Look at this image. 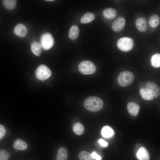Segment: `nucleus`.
Returning a JSON list of instances; mask_svg holds the SVG:
<instances>
[{"label":"nucleus","instance_id":"2eb2a0df","mask_svg":"<svg viewBox=\"0 0 160 160\" xmlns=\"http://www.w3.org/2000/svg\"><path fill=\"white\" fill-rule=\"evenodd\" d=\"M68 157V152L66 149L61 147L58 150L56 160H66Z\"/></svg>","mask_w":160,"mask_h":160},{"label":"nucleus","instance_id":"c756f323","mask_svg":"<svg viewBox=\"0 0 160 160\" xmlns=\"http://www.w3.org/2000/svg\"><path fill=\"white\" fill-rule=\"evenodd\" d=\"M46 1H54V0H46Z\"/></svg>","mask_w":160,"mask_h":160},{"label":"nucleus","instance_id":"ddd939ff","mask_svg":"<svg viewBox=\"0 0 160 160\" xmlns=\"http://www.w3.org/2000/svg\"><path fill=\"white\" fill-rule=\"evenodd\" d=\"M28 146L27 143L20 139L16 140L13 144L14 148L16 150H25Z\"/></svg>","mask_w":160,"mask_h":160},{"label":"nucleus","instance_id":"423d86ee","mask_svg":"<svg viewBox=\"0 0 160 160\" xmlns=\"http://www.w3.org/2000/svg\"><path fill=\"white\" fill-rule=\"evenodd\" d=\"M54 42L53 37L49 33H45L41 37V44L42 47L44 50H47L51 48Z\"/></svg>","mask_w":160,"mask_h":160},{"label":"nucleus","instance_id":"b1692460","mask_svg":"<svg viewBox=\"0 0 160 160\" xmlns=\"http://www.w3.org/2000/svg\"><path fill=\"white\" fill-rule=\"evenodd\" d=\"M152 65L155 68H158L160 66V55L156 54L153 55L151 59Z\"/></svg>","mask_w":160,"mask_h":160},{"label":"nucleus","instance_id":"a211bd4d","mask_svg":"<svg viewBox=\"0 0 160 160\" xmlns=\"http://www.w3.org/2000/svg\"><path fill=\"white\" fill-rule=\"evenodd\" d=\"M160 22V17L156 14L152 15L149 18L148 23L150 26L154 28L156 27L159 24Z\"/></svg>","mask_w":160,"mask_h":160},{"label":"nucleus","instance_id":"6e6552de","mask_svg":"<svg viewBox=\"0 0 160 160\" xmlns=\"http://www.w3.org/2000/svg\"><path fill=\"white\" fill-rule=\"evenodd\" d=\"M125 25V20L124 18L122 17H119L113 23L112 28L115 31H119L124 28Z\"/></svg>","mask_w":160,"mask_h":160},{"label":"nucleus","instance_id":"412c9836","mask_svg":"<svg viewBox=\"0 0 160 160\" xmlns=\"http://www.w3.org/2000/svg\"><path fill=\"white\" fill-rule=\"evenodd\" d=\"M2 3L4 7L9 10L14 9L17 4V1L15 0H4Z\"/></svg>","mask_w":160,"mask_h":160},{"label":"nucleus","instance_id":"c85d7f7f","mask_svg":"<svg viewBox=\"0 0 160 160\" xmlns=\"http://www.w3.org/2000/svg\"><path fill=\"white\" fill-rule=\"evenodd\" d=\"M98 142L101 145L104 147L107 146L108 145V143L102 139H99Z\"/></svg>","mask_w":160,"mask_h":160},{"label":"nucleus","instance_id":"0eeeda50","mask_svg":"<svg viewBox=\"0 0 160 160\" xmlns=\"http://www.w3.org/2000/svg\"><path fill=\"white\" fill-rule=\"evenodd\" d=\"M145 88L154 97H157L160 95V87L154 82L148 81L146 84Z\"/></svg>","mask_w":160,"mask_h":160},{"label":"nucleus","instance_id":"dca6fc26","mask_svg":"<svg viewBox=\"0 0 160 160\" xmlns=\"http://www.w3.org/2000/svg\"><path fill=\"white\" fill-rule=\"evenodd\" d=\"M103 16L108 19H111L114 18L116 16V10L113 8H108L105 9L103 12Z\"/></svg>","mask_w":160,"mask_h":160},{"label":"nucleus","instance_id":"1a4fd4ad","mask_svg":"<svg viewBox=\"0 0 160 160\" xmlns=\"http://www.w3.org/2000/svg\"><path fill=\"white\" fill-rule=\"evenodd\" d=\"M14 32L17 36L20 37H24L27 35L28 32L26 27L23 24L19 23L15 27Z\"/></svg>","mask_w":160,"mask_h":160},{"label":"nucleus","instance_id":"7ed1b4c3","mask_svg":"<svg viewBox=\"0 0 160 160\" xmlns=\"http://www.w3.org/2000/svg\"><path fill=\"white\" fill-rule=\"evenodd\" d=\"M80 72L84 75H89L94 73L96 68L95 65L89 60H84L80 63L79 65Z\"/></svg>","mask_w":160,"mask_h":160},{"label":"nucleus","instance_id":"4468645a","mask_svg":"<svg viewBox=\"0 0 160 160\" xmlns=\"http://www.w3.org/2000/svg\"><path fill=\"white\" fill-rule=\"evenodd\" d=\"M79 33V29L78 27L76 25H73L69 31V37L71 39L75 40L78 37Z\"/></svg>","mask_w":160,"mask_h":160},{"label":"nucleus","instance_id":"9d476101","mask_svg":"<svg viewBox=\"0 0 160 160\" xmlns=\"http://www.w3.org/2000/svg\"><path fill=\"white\" fill-rule=\"evenodd\" d=\"M127 108L128 111L130 114L135 116L139 113L140 106L136 103L130 102L127 104Z\"/></svg>","mask_w":160,"mask_h":160},{"label":"nucleus","instance_id":"20e7f679","mask_svg":"<svg viewBox=\"0 0 160 160\" xmlns=\"http://www.w3.org/2000/svg\"><path fill=\"white\" fill-rule=\"evenodd\" d=\"M51 71L50 69L46 65H41L39 66L36 70V76L39 80L44 81L51 76Z\"/></svg>","mask_w":160,"mask_h":160},{"label":"nucleus","instance_id":"39448f33","mask_svg":"<svg viewBox=\"0 0 160 160\" xmlns=\"http://www.w3.org/2000/svg\"><path fill=\"white\" fill-rule=\"evenodd\" d=\"M117 45L120 49L123 51L127 52L131 50L133 48V41L130 38L124 37L119 40Z\"/></svg>","mask_w":160,"mask_h":160},{"label":"nucleus","instance_id":"aec40b11","mask_svg":"<svg viewBox=\"0 0 160 160\" xmlns=\"http://www.w3.org/2000/svg\"><path fill=\"white\" fill-rule=\"evenodd\" d=\"M140 93L141 97L147 100H152L154 97L145 87L141 88L140 90Z\"/></svg>","mask_w":160,"mask_h":160},{"label":"nucleus","instance_id":"6ab92c4d","mask_svg":"<svg viewBox=\"0 0 160 160\" xmlns=\"http://www.w3.org/2000/svg\"><path fill=\"white\" fill-rule=\"evenodd\" d=\"M95 18V15L93 13L87 12L84 14L81 18L80 22L82 23H87L91 22Z\"/></svg>","mask_w":160,"mask_h":160},{"label":"nucleus","instance_id":"9b49d317","mask_svg":"<svg viewBox=\"0 0 160 160\" xmlns=\"http://www.w3.org/2000/svg\"><path fill=\"white\" fill-rule=\"evenodd\" d=\"M135 25L138 30L141 32L146 31L148 28L147 21L143 17H139L137 19Z\"/></svg>","mask_w":160,"mask_h":160},{"label":"nucleus","instance_id":"4be33fe9","mask_svg":"<svg viewBox=\"0 0 160 160\" xmlns=\"http://www.w3.org/2000/svg\"><path fill=\"white\" fill-rule=\"evenodd\" d=\"M101 134L102 136L106 138L112 137L114 134V131L110 127L105 126L102 129Z\"/></svg>","mask_w":160,"mask_h":160},{"label":"nucleus","instance_id":"f3484780","mask_svg":"<svg viewBox=\"0 0 160 160\" xmlns=\"http://www.w3.org/2000/svg\"><path fill=\"white\" fill-rule=\"evenodd\" d=\"M31 50L33 53L36 56H39L42 51L41 44L37 41L33 42L31 44Z\"/></svg>","mask_w":160,"mask_h":160},{"label":"nucleus","instance_id":"cd10ccee","mask_svg":"<svg viewBox=\"0 0 160 160\" xmlns=\"http://www.w3.org/2000/svg\"><path fill=\"white\" fill-rule=\"evenodd\" d=\"M92 155L94 159L96 160H101V157L98 155L95 151L93 152L92 153Z\"/></svg>","mask_w":160,"mask_h":160},{"label":"nucleus","instance_id":"5701e85b","mask_svg":"<svg viewBox=\"0 0 160 160\" xmlns=\"http://www.w3.org/2000/svg\"><path fill=\"white\" fill-rule=\"evenodd\" d=\"M79 160H94L92 154L85 151H82L78 155Z\"/></svg>","mask_w":160,"mask_h":160},{"label":"nucleus","instance_id":"393cba45","mask_svg":"<svg viewBox=\"0 0 160 160\" xmlns=\"http://www.w3.org/2000/svg\"><path fill=\"white\" fill-rule=\"evenodd\" d=\"M84 127L80 123L75 124L73 127V130L74 133L77 135H80L83 133Z\"/></svg>","mask_w":160,"mask_h":160},{"label":"nucleus","instance_id":"f257e3e1","mask_svg":"<svg viewBox=\"0 0 160 160\" xmlns=\"http://www.w3.org/2000/svg\"><path fill=\"white\" fill-rule=\"evenodd\" d=\"M84 104L85 108L88 111L96 112L102 109L103 103L100 98L96 96H91L85 99Z\"/></svg>","mask_w":160,"mask_h":160},{"label":"nucleus","instance_id":"a878e982","mask_svg":"<svg viewBox=\"0 0 160 160\" xmlns=\"http://www.w3.org/2000/svg\"><path fill=\"white\" fill-rule=\"evenodd\" d=\"M9 158V154L7 151L0 150V160H8Z\"/></svg>","mask_w":160,"mask_h":160},{"label":"nucleus","instance_id":"f8f14e48","mask_svg":"<svg viewBox=\"0 0 160 160\" xmlns=\"http://www.w3.org/2000/svg\"><path fill=\"white\" fill-rule=\"evenodd\" d=\"M137 156L139 160H149L150 156L147 149L144 147H142L137 153Z\"/></svg>","mask_w":160,"mask_h":160},{"label":"nucleus","instance_id":"f03ea898","mask_svg":"<svg viewBox=\"0 0 160 160\" xmlns=\"http://www.w3.org/2000/svg\"><path fill=\"white\" fill-rule=\"evenodd\" d=\"M134 78V76L131 72L124 71L119 74L117 78V81L121 86L126 87L133 82Z\"/></svg>","mask_w":160,"mask_h":160},{"label":"nucleus","instance_id":"bb28decb","mask_svg":"<svg viewBox=\"0 0 160 160\" xmlns=\"http://www.w3.org/2000/svg\"><path fill=\"white\" fill-rule=\"evenodd\" d=\"M6 132V130L4 127L0 124V140L4 136Z\"/></svg>","mask_w":160,"mask_h":160}]
</instances>
